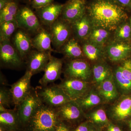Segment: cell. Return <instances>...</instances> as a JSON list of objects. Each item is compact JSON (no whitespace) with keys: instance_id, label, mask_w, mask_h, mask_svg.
<instances>
[{"instance_id":"6da1fadb","label":"cell","mask_w":131,"mask_h":131,"mask_svg":"<svg viewBox=\"0 0 131 131\" xmlns=\"http://www.w3.org/2000/svg\"><path fill=\"white\" fill-rule=\"evenodd\" d=\"M127 11L114 0H91L87 5L86 14L93 27H101L112 32L128 20Z\"/></svg>"},{"instance_id":"7a4b0ae2","label":"cell","mask_w":131,"mask_h":131,"mask_svg":"<svg viewBox=\"0 0 131 131\" xmlns=\"http://www.w3.org/2000/svg\"><path fill=\"white\" fill-rule=\"evenodd\" d=\"M60 121L56 108L43 103L26 125L30 131H55Z\"/></svg>"},{"instance_id":"3957f363","label":"cell","mask_w":131,"mask_h":131,"mask_svg":"<svg viewBox=\"0 0 131 131\" xmlns=\"http://www.w3.org/2000/svg\"><path fill=\"white\" fill-rule=\"evenodd\" d=\"M35 89L43 103L51 107L57 108L71 100L58 84L40 85Z\"/></svg>"},{"instance_id":"277c9868","label":"cell","mask_w":131,"mask_h":131,"mask_svg":"<svg viewBox=\"0 0 131 131\" xmlns=\"http://www.w3.org/2000/svg\"><path fill=\"white\" fill-rule=\"evenodd\" d=\"M110 121L121 127L131 120V95H122L106 112Z\"/></svg>"},{"instance_id":"5b68a950","label":"cell","mask_w":131,"mask_h":131,"mask_svg":"<svg viewBox=\"0 0 131 131\" xmlns=\"http://www.w3.org/2000/svg\"><path fill=\"white\" fill-rule=\"evenodd\" d=\"M65 78L89 82L92 77V67L84 59L70 60L64 71Z\"/></svg>"},{"instance_id":"8992f818","label":"cell","mask_w":131,"mask_h":131,"mask_svg":"<svg viewBox=\"0 0 131 131\" xmlns=\"http://www.w3.org/2000/svg\"><path fill=\"white\" fill-rule=\"evenodd\" d=\"M15 20L18 28L28 33L36 34L43 28L37 15L27 6L19 7Z\"/></svg>"},{"instance_id":"52a82bcc","label":"cell","mask_w":131,"mask_h":131,"mask_svg":"<svg viewBox=\"0 0 131 131\" xmlns=\"http://www.w3.org/2000/svg\"><path fill=\"white\" fill-rule=\"evenodd\" d=\"M106 58L112 62L118 63L131 57V42L112 39L105 47Z\"/></svg>"},{"instance_id":"ba28073f","label":"cell","mask_w":131,"mask_h":131,"mask_svg":"<svg viewBox=\"0 0 131 131\" xmlns=\"http://www.w3.org/2000/svg\"><path fill=\"white\" fill-rule=\"evenodd\" d=\"M50 28L52 44L57 50H60L71 38L73 34L71 24L60 17L52 23Z\"/></svg>"},{"instance_id":"9c48e42d","label":"cell","mask_w":131,"mask_h":131,"mask_svg":"<svg viewBox=\"0 0 131 131\" xmlns=\"http://www.w3.org/2000/svg\"><path fill=\"white\" fill-rule=\"evenodd\" d=\"M43 102L33 88L25 99L16 107L21 124L26 125L36 110Z\"/></svg>"},{"instance_id":"30bf717a","label":"cell","mask_w":131,"mask_h":131,"mask_svg":"<svg viewBox=\"0 0 131 131\" xmlns=\"http://www.w3.org/2000/svg\"><path fill=\"white\" fill-rule=\"evenodd\" d=\"M24 60L10 41L0 43V62L2 68L17 69L24 64Z\"/></svg>"},{"instance_id":"8fae6325","label":"cell","mask_w":131,"mask_h":131,"mask_svg":"<svg viewBox=\"0 0 131 131\" xmlns=\"http://www.w3.org/2000/svg\"><path fill=\"white\" fill-rule=\"evenodd\" d=\"M58 85L71 100L73 101L83 97L92 87L89 82L67 78L62 80Z\"/></svg>"},{"instance_id":"7c38bea8","label":"cell","mask_w":131,"mask_h":131,"mask_svg":"<svg viewBox=\"0 0 131 131\" xmlns=\"http://www.w3.org/2000/svg\"><path fill=\"white\" fill-rule=\"evenodd\" d=\"M59 119L71 124L81 122L86 118L85 113L75 101L71 100L56 108Z\"/></svg>"},{"instance_id":"4fadbf2b","label":"cell","mask_w":131,"mask_h":131,"mask_svg":"<svg viewBox=\"0 0 131 131\" xmlns=\"http://www.w3.org/2000/svg\"><path fill=\"white\" fill-rule=\"evenodd\" d=\"M86 0L68 1L64 4L60 17L71 24L86 13Z\"/></svg>"},{"instance_id":"5bb4252c","label":"cell","mask_w":131,"mask_h":131,"mask_svg":"<svg viewBox=\"0 0 131 131\" xmlns=\"http://www.w3.org/2000/svg\"><path fill=\"white\" fill-rule=\"evenodd\" d=\"M32 75L31 73L26 71L21 78L11 85L10 90L15 107L25 99L31 90L32 87L31 81Z\"/></svg>"},{"instance_id":"9a60e30c","label":"cell","mask_w":131,"mask_h":131,"mask_svg":"<svg viewBox=\"0 0 131 131\" xmlns=\"http://www.w3.org/2000/svg\"><path fill=\"white\" fill-rule=\"evenodd\" d=\"M51 52L37 50L31 51L26 59V71L31 73L33 75L44 71L51 57Z\"/></svg>"},{"instance_id":"2e32d148","label":"cell","mask_w":131,"mask_h":131,"mask_svg":"<svg viewBox=\"0 0 131 131\" xmlns=\"http://www.w3.org/2000/svg\"><path fill=\"white\" fill-rule=\"evenodd\" d=\"M63 64L62 59L51 56L45 68L44 74L39 81L40 85L46 86L59 80L62 72Z\"/></svg>"},{"instance_id":"e0dca14e","label":"cell","mask_w":131,"mask_h":131,"mask_svg":"<svg viewBox=\"0 0 131 131\" xmlns=\"http://www.w3.org/2000/svg\"><path fill=\"white\" fill-rule=\"evenodd\" d=\"M64 4L52 3L36 9V14L43 25L50 27L61 16Z\"/></svg>"},{"instance_id":"ac0fdd59","label":"cell","mask_w":131,"mask_h":131,"mask_svg":"<svg viewBox=\"0 0 131 131\" xmlns=\"http://www.w3.org/2000/svg\"><path fill=\"white\" fill-rule=\"evenodd\" d=\"M32 40L29 33L20 28L16 31L14 36V46L24 60L26 59L31 51L33 47Z\"/></svg>"},{"instance_id":"d6986e66","label":"cell","mask_w":131,"mask_h":131,"mask_svg":"<svg viewBox=\"0 0 131 131\" xmlns=\"http://www.w3.org/2000/svg\"><path fill=\"white\" fill-rule=\"evenodd\" d=\"M74 37L79 42L88 40L93 28L91 20L86 13L78 20L71 24Z\"/></svg>"},{"instance_id":"ffe728a7","label":"cell","mask_w":131,"mask_h":131,"mask_svg":"<svg viewBox=\"0 0 131 131\" xmlns=\"http://www.w3.org/2000/svg\"><path fill=\"white\" fill-rule=\"evenodd\" d=\"M95 88L105 102L112 103L119 98L113 74Z\"/></svg>"},{"instance_id":"44dd1931","label":"cell","mask_w":131,"mask_h":131,"mask_svg":"<svg viewBox=\"0 0 131 131\" xmlns=\"http://www.w3.org/2000/svg\"><path fill=\"white\" fill-rule=\"evenodd\" d=\"M92 77L95 87L113 74V70L105 60L94 63L92 67Z\"/></svg>"},{"instance_id":"7402d4cb","label":"cell","mask_w":131,"mask_h":131,"mask_svg":"<svg viewBox=\"0 0 131 131\" xmlns=\"http://www.w3.org/2000/svg\"><path fill=\"white\" fill-rule=\"evenodd\" d=\"M75 101L85 113L95 107L105 102L95 87H92L83 97Z\"/></svg>"},{"instance_id":"603a6c76","label":"cell","mask_w":131,"mask_h":131,"mask_svg":"<svg viewBox=\"0 0 131 131\" xmlns=\"http://www.w3.org/2000/svg\"><path fill=\"white\" fill-rule=\"evenodd\" d=\"M79 42L75 38H71L61 48V52L69 61L84 59L85 57Z\"/></svg>"},{"instance_id":"cb8c5ba5","label":"cell","mask_w":131,"mask_h":131,"mask_svg":"<svg viewBox=\"0 0 131 131\" xmlns=\"http://www.w3.org/2000/svg\"><path fill=\"white\" fill-rule=\"evenodd\" d=\"M82 47L84 56L93 62H96L106 58L105 47L88 40L83 42Z\"/></svg>"},{"instance_id":"d4e9b609","label":"cell","mask_w":131,"mask_h":131,"mask_svg":"<svg viewBox=\"0 0 131 131\" xmlns=\"http://www.w3.org/2000/svg\"><path fill=\"white\" fill-rule=\"evenodd\" d=\"M33 47L37 50L43 51H54L52 48V37L50 31L43 28L36 33L32 38Z\"/></svg>"},{"instance_id":"484cf974","label":"cell","mask_w":131,"mask_h":131,"mask_svg":"<svg viewBox=\"0 0 131 131\" xmlns=\"http://www.w3.org/2000/svg\"><path fill=\"white\" fill-rule=\"evenodd\" d=\"M86 119L95 126L102 129L106 128L111 122L106 112L103 108H98L85 113Z\"/></svg>"},{"instance_id":"4316f807","label":"cell","mask_w":131,"mask_h":131,"mask_svg":"<svg viewBox=\"0 0 131 131\" xmlns=\"http://www.w3.org/2000/svg\"><path fill=\"white\" fill-rule=\"evenodd\" d=\"M0 124L5 130L16 129L19 124H21L17 108L15 107L7 112L0 113Z\"/></svg>"},{"instance_id":"83f0119b","label":"cell","mask_w":131,"mask_h":131,"mask_svg":"<svg viewBox=\"0 0 131 131\" xmlns=\"http://www.w3.org/2000/svg\"><path fill=\"white\" fill-rule=\"evenodd\" d=\"M112 32L104 28L93 27L88 40L96 44L105 47L111 40Z\"/></svg>"},{"instance_id":"f1b7e54d","label":"cell","mask_w":131,"mask_h":131,"mask_svg":"<svg viewBox=\"0 0 131 131\" xmlns=\"http://www.w3.org/2000/svg\"><path fill=\"white\" fill-rule=\"evenodd\" d=\"M115 82L119 94L121 95H131V80L125 78L118 66L113 70Z\"/></svg>"},{"instance_id":"f546056e","label":"cell","mask_w":131,"mask_h":131,"mask_svg":"<svg viewBox=\"0 0 131 131\" xmlns=\"http://www.w3.org/2000/svg\"><path fill=\"white\" fill-rule=\"evenodd\" d=\"M19 8L18 0H14L0 10V24L15 20Z\"/></svg>"},{"instance_id":"4dcf8cb0","label":"cell","mask_w":131,"mask_h":131,"mask_svg":"<svg viewBox=\"0 0 131 131\" xmlns=\"http://www.w3.org/2000/svg\"><path fill=\"white\" fill-rule=\"evenodd\" d=\"M113 32V39L131 42V28L129 19L119 25Z\"/></svg>"},{"instance_id":"1f68e13d","label":"cell","mask_w":131,"mask_h":131,"mask_svg":"<svg viewBox=\"0 0 131 131\" xmlns=\"http://www.w3.org/2000/svg\"><path fill=\"white\" fill-rule=\"evenodd\" d=\"M17 28H18L15 20L0 24V42L10 41V38Z\"/></svg>"},{"instance_id":"d6a6232c","label":"cell","mask_w":131,"mask_h":131,"mask_svg":"<svg viewBox=\"0 0 131 131\" xmlns=\"http://www.w3.org/2000/svg\"><path fill=\"white\" fill-rule=\"evenodd\" d=\"M13 104V98L10 89L1 87L0 89V105L9 107Z\"/></svg>"},{"instance_id":"836d02e7","label":"cell","mask_w":131,"mask_h":131,"mask_svg":"<svg viewBox=\"0 0 131 131\" xmlns=\"http://www.w3.org/2000/svg\"><path fill=\"white\" fill-rule=\"evenodd\" d=\"M118 65L125 78L131 80V57L121 62Z\"/></svg>"},{"instance_id":"e575fe53","label":"cell","mask_w":131,"mask_h":131,"mask_svg":"<svg viewBox=\"0 0 131 131\" xmlns=\"http://www.w3.org/2000/svg\"><path fill=\"white\" fill-rule=\"evenodd\" d=\"M53 2L54 0H32L31 4L33 8L37 9L47 6Z\"/></svg>"},{"instance_id":"d590c367","label":"cell","mask_w":131,"mask_h":131,"mask_svg":"<svg viewBox=\"0 0 131 131\" xmlns=\"http://www.w3.org/2000/svg\"><path fill=\"white\" fill-rule=\"evenodd\" d=\"M94 126L88 121L86 120L79 124L73 131H90Z\"/></svg>"},{"instance_id":"8d00e7d4","label":"cell","mask_w":131,"mask_h":131,"mask_svg":"<svg viewBox=\"0 0 131 131\" xmlns=\"http://www.w3.org/2000/svg\"><path fill=\"white\" fill-rule=\"evenodd\" d=\"M127 11L131 12V0H114Z\"/></svg>"},{"instance_id":"74e56055","label":"cell","mask_w":131,"mask_h":131,"mask_svg":"<svg viewBox=\"0 0 131 131\" xmlns=\"http://www.w3.org/2000/svg\"><path fill=\"white\" fill-rule=\"evenodd\" d=\"M106 131H124L121 126L110 122L106 127Z\"/></svg>"},{"instance_id":"f35d334b","label":"cell","mask_w":131,"mask_h":131,"mask_svg":"<svg viewBox=\"0 0 131 131\" xmlns=\"http://www.w3.org/2000/svg\"><path fill=\"white\" fill-rule=\"evenodd\" d=\"M55 131H73L71 130L69 127L64 122L60 121Z\"/></svg>"},{"instance_id":"ab89813d","label":"cell","mask_w":131,"mask_h":131,"mask_svg":"<svg viewBox=\"0 0 131 131\" xmlns=\"http://www.w3.org/2000/svg\"><path fill=\"white\" fill-rule=\"evenodd\" d=\"M14 0H0V10L5 7L6 5Z\"/></svg>"},{"instance_id":"60d3db41","label":"cell","mask_w":131,"mask_h":131,"mask_svg":"<svg viewBox=\"0 0 131 131\" xmlns=\"http://www.w3.org/2000/svg\"><path fill=\"white\" fill-rule=\"evenodd\" d=\"M90 131H102V129L98 128L94 126Z\"/></svg>"},{"instance_id":"b9f144b4","label":"cell","mask_w":131,"mask_h":131,"mask_svg":"<svg viewBox=\"0 0 131 131\" xmlns=\"http://www.w3.org/2000/svg\"><path fill=\"white\" fill-rule=\"evenodd\" d=\"M21 1H23L26 3H30L31 4L32 0H21Z\"/></svg>"},{"instance_id":"7bdbcfd3","label":"cell","mask_w":131,"mask_h":131,"mask_svg":"<svg viewBox=\"0 0 131 131\" xmlns=\"http://www.w3.org/2000/svg\"><path fill=\"white\" fill-rule=\"evenodd\" d=\"M127 124H128V125L129 126L130 130H131V120L130 121L127 122Z\"/></svg>"},{"instance_id":"ee69618b","label":"cell","mask_w":131,"mask_h":131,"mask_svg":"<svg viewBox=\"0 0 131 131\" xmlns=\"http://www.w3.org/2000/svg\"><path fill=\"white\" fill-rule=\"evenodd\" d=\"M0 131H6L5 129L2 127L1 126L0 127Z\"/></svg>"},{"instance_id":"f6af8a7d","label":"cell","mask_w":131,"mask_h":131,"mask_svg":"<svg viewBox=\"0 0 131 131\" xmlns=\"http://www.w3.org/2000/svg\"><path fill=\"white\" fill-rule=\"evenodd\" d=\"M129 20L130 21V25L131 28V16L129 18Z\"/></svg>"},{"instance_id":"bcb514c9","label":"cell","mask_w":131,"mask_h":131,"mask_svg":"<svg viewBox=\"0 0 131 131\" xmlns=\"http://www.w3.org/2000/svg\"><path fill=\"white\" fill-rule=\"evenodd\" d=\"M69 1H78V0H68Z\"/></svg>"},{"instance_id":"7dc6e473","label":"cell","mask_w":131,"mask_h":131,"mask_svg":"<svg viewBox=\"0 0 131 131\" xmlns=\"http://www.w3.org/2000/svg\"><path fill=\"white\" fill-rule=\"evenodd\" d=\"M130 131H131V130H130Z\"/></svg>"}]
</instances>
